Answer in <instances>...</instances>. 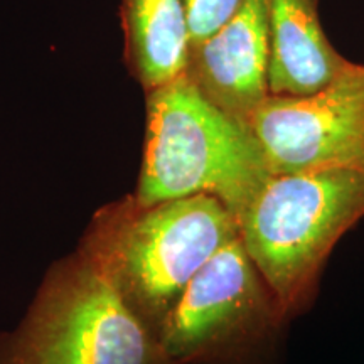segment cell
<instances>
[{"mask_svg": "<svg viewBox=\"0 0 364 364\" xmlns=\"http://www.w3.org/2000/svg\"><path fill=\"white\" fill-rule=\"evenodd\" d=\"M268 177L247 127L209 102L188 76L149 91L136 203L208 194L238 220Z\"/></svg>", "mask_w": 364, "mask_h": 364, "instance_id": "obj_1", "label": "cell"}, {"mask_svg": "<svg viewBox=\"0 0 364 364\" xmlns=\"http://www.w3.org/2000/svg\"><path fill=\"white\" fill-rule=\"evenodd\" d=\"M363 216L364 166L268 177L238 223L277 311L297 306L334 245Z\"/></svg>", "mask_w": 364, "mask_h": 364, "instance_id": "obj_2", "label": "cell"}, {"mask_svg": "<svg viewBox=\"0 0 364 364\" xmlns=\"http://www.w3.org/2000/svg\"><path fill=\"white\" fill-rule=\"evenodd\" d=\"M93 235L110 252L130 302L164 322L196 273L240 238V223L208 194L156 204L132 198L105 209Z\"/></svg>", "mask_w": 364, "mask_h": 364, "instance_id": "obj_3", "label": "cell"}, {"mask_svg": "<svg viewBox=\"0 0 364 364\" xmlns=\"http://www.w3.org/2000/svg\"><path fill=\"white\" fill-rule=\"evenodd\" d=\"M83 255L48 287L9 364H157L166 356L93 233Z\"/></svg>", "mask_w": 364, "mask_h": 364, "instance_id": "obj_4", "label": "cell"}, {"mask_svg": "<svg viewBox=\"0 0 364 364\" xmlns=\"http://www.w3.org/2000/svg\"><path fill=\"white\" fill-rule=\"evenodd\" d=\"M270 176L364 166V65L309 95H268L245 120Z\"/></svg>", "mask_w": 364, "mask_h": 364, "instance_id": "obj_5", "label": "cell"}, {"mask_svg": "<svg viewBox=\"0 0 364 364\" xmlns=\"http://www.w3.org/2000/svg\"><path fill=\"white\" fill-rule=\"evenodd\" d=\"M270 304L267 285L236 238L196 273L162 322V351L172 359L203 353L257 321Z\"/></svg>", "mask_w": 364, "mask_h": 364, "instance_id": "obj_6", "label": "cell"}, {"mask_svg": "<svg viewBox=\"0 0 364 364\" xmlns=\"http://www.w3.org/2000/svg\"><path fill=\"white\" fill-rule=\"evenodd\" d=\"M265 0H243L233 16L191 46L184 75L213 105L240 124L270 95Z\"/></svg>", "mask_w": 364, "mask_h": 364, "instance_id": "obj_7", "label": "cell"}, {"mask_svg": "<svg viewBox=\"0 0 364 364\" xmlns=\"http://www.w3.org/2000/svg\"><path fill=\"white\" fill-rule=\"evenodd\" d=\"M270 95H309L353 65L327 39L318 0H265Z\"/></svg>", "mask_w": 364, "mask_h": 364, "instance_id": "obj_8", "label": "cell"}, {"mask_svg": "<svg viewBox=\"0 0 364 364\" xmlns=\"http://www.w3.org/2000/svg\"><path fill=\"white\" fill-rule=\"evenodd\" d=\"M125 63L145 93L181 78L191 36L184 0H120Z\"/></svg>", "mask_w": 364, "mask_h": 364, "instance_id": "obj_9", "label": "cell"}, {"mask_svg": "<svg viewBox=\"0 0 364 364\" xmlns=\"http://www.w3.org/2000/svg\"><path fill=\"white\" fill-rule=\"evenodd\" d=\"M241 2L243 0H184L191 46L201 43L216 33L238 11Z\"/></svg>", "mask_w": 364, "mask_h": 364, "instance_id": "obj_10", "label": "cell"}]
</instances>
